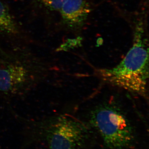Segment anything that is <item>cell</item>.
<instances>
[{"mask_svg": "<svg viewBox=\"0 0 149 149\" xmlns=\"http://www.w3.org/2000/svg\"><path fill=\"white\" fill-rule=\"evenodd\" d=\"M149 49L142 21L136 22L133 44L125 58L111 68L99 70L104 81L146 97L149 78Z\"/></svg>", "mask_w": 149, "mask_h": 149, "instance_id": "6da1fadb", "label": "cell"}, {"mask_svg": "<svg viewBox=\"0 0 149 149\" xmlns=\"http://www.w3.org/2000/svg\"><path fill=\"white\" fill-rule=\"evenodd\" d=\"M91 121L109 149H126L132 145L133 127L116 104L109 102L97 107L91 112Z\"/></svg>", "mask_w": 149, "mask_h": 149, "instance_id": "7a4b0ae2", "label": "cell"}, {"mask_svg": "<svg viewBox=\"0 0 149 149\" xmlns=\"http://www.w3.org/2000/svg\"><path fill=\"white\" fill-rule=\"evenodd\" d=\"M49 149H77L88 134L86 125L73 116L63 114L38 123Z\"/></svg>", "mask_w": 149, "mask_h": 149, "instance_id": "3957f363", "label": "cell"}, {"mask_svg": "<svg viewBox=\"0 0 149 149\" xmlns=\"http://www.w3.org/2000/svg\"><path fill=\"white\" fill-rule=\"evenodd\" d=\"M41 66L26 58H0V92L15 95L29 90L42 75Z\"/></svg>", "mask_w": 149, "mask_h": 149, "instance_id": "277c9868", "label": "cell"}, {"mask_svg": "<svg viewBox=\"0 0 149 149\" xmlns=\"http://www.w3.org/2000/svg\"><path fill=\"white\" fill-rule=\"evenodd\" d=\"M91 11L87 0H66L59 13L63 24L71 30H76L84 25Z\"/></svg>", "mask_w": 149, "mask_h": 149, "instance_id": "5b68a950", "label": "cell"}, {"mask_svg": "<svg viewBox=\"0 0 149 149\" xmlns=\"http://www.w3.org/2000/svg\"><path fill=\"white\" fill-rule=\"evenodd\" d=\"M0 34L10 37H18L20 27L8 6L0 0Z\"/></svg>", "mask_w": 149, "mask_h": 149, "instance_id": "8992f818", "label": "cell"}, {"mask_svg": "<svg viewBox=\"0 0 149 149\" xmlns=\"http://www.w3.org/2000/svg\"><path fill=\"white\" fill-rule=\"evenodd\" d=\"M66 0H32V5L36 11L43 15L59 12Z\"/></svg>", "mask_w": 149, "mask_h": 149, "instance_id": "52a82bcc", "label": "cell"}]
</instances>
